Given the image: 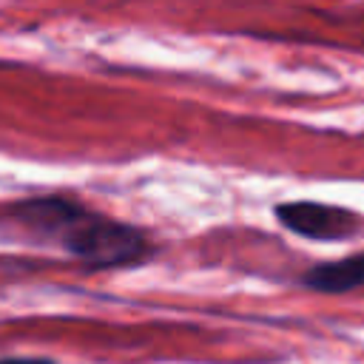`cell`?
I'll return each instance as SVG.
<instances>
[{
    "label": "cell",
    "mask_w": 364,
    "mask_h": 364,
    "mask_svg": "<svg viewBox=\"0 0 364 364\" xmlns=\"http://www.w3.org/2000/svg\"><path fill=\"white\" fill-rule=\"evenodd\" d=\"M9 213L28 230L60 242L65 253L91 270L139 264L154 253L151 239L136 225L91 210L68 196H31L14 202Z\"/></svg>",
    "instance_id": "cell-1"
},
{
    "label": "cell",
    "mask_w": 364,
    "mask_h": 364,
    "mask_svg": "<svg viewBox=\"0 0 364 364\" xmlns=\"http://www.w3.org/2000/svg\"><path fill=\"white\" fill-rule=\"evenodd\" d=\"M282 228L313 242H344L361 233V216L341 205L316 199H290L273 208Z\"/></svg>",
    "instance_id": "cell-2"
},
{
    "label": "cell",
    "mask_w": 364,
    "mask_h": 364,
    "mask_svg": "<svg viewBox=\"0 0 364 364\" xmlns=\"http://www.w3.org/2000/svg\"><path fill=\"white\" fill-rule=\"evenodd\" d=\"M301 284L313 293H327V296L364 290V253L318 262L301 273Z\"/></svg>",
    "instance_id": "cell-3"
},
{
    "label": "cell",
    "mask_w": 364,
    "mask_h": 364,
    "mask_svg": "<svg viewBox=\"0 0 364 364\" xmlns=\"http://www.w3.org/2000/svg\"><path fill=\"white\" fill-rule=\"evenodd\" d=\"M0 364H54V361L43 355H6L0 358Z\"/></svg>",
    "instance_id": "cell-4"
}]
</instances>
